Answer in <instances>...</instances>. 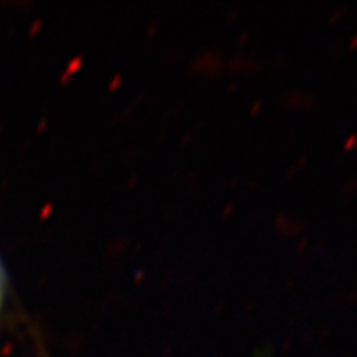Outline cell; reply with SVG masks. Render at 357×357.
I'll use <instances>...</instances> for the list:
<instances>
[{"instance_id":"1","label":"cell","mask_w":357,"mask_h":357,"mask_svg":"<svg viewBox=\"0 0 357 357\" xmlns=\"http://www.w3.org/2000/svg\"><path fill=\"white\" fill-rule=\"evenodd\" d=\"M0 294H2V275H0Z\"/></svg>"}]
</instances>
